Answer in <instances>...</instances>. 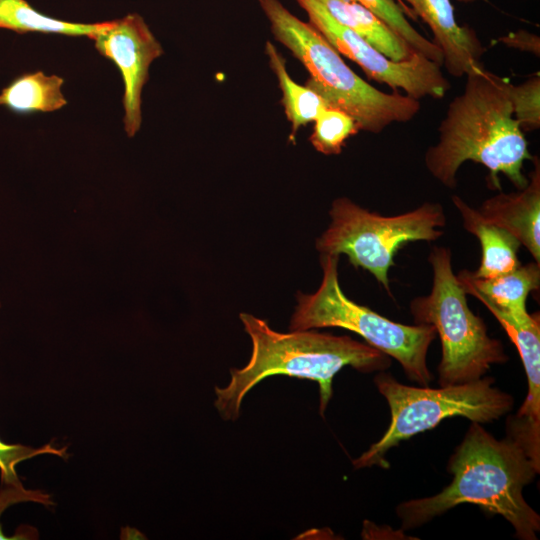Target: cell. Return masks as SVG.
Wrapping results in <instances>:
<instances>
[{
	"label": "cell",
	"instance_id": "obj_1",
	"mask_svg": "<svg viewBox=\"0 0 540 540\" xmlns=\"http://www.w3.org/2000/svg\"><path fill=\"white\" fill-rule=\"evenodd\" d=\"M508 84L481 65L466 75L462 93L447 106L438 141L424 154L426 169L445 187L457 186L458 170L466 161L487 168L492 189L501 190L499 174L517 190L528 184L523 166L533 156L513 115Z\"/></svg>",
	"mask_w": 540,
	"mask_h": 540
},
{
	"label": "cell",
	"instance_id": "obj_2",
	"mask_svg": "<svg viewBox=\"0 0 540 540\" xmlns=\"http://www.w3.org/2000/svg\"><path fill=\"white\" fill-rule=\"evenodd\" d=\"M451 483L440 493L400 503L396 514L402 530L420 527L451 508L474 504L500 515L521 540H536L538 513L525 501L523 489L540 471L523 447L506 436L496 439L480 423L472 422L448 460Z\"/></svg>",
	"mask_w": 540,
	"mask_h": 540
},
{
	"label": "cell",
	"instance_id": "obj_3",
	"mask_svg": "<svg viewBox=\"0 0 540 540\" xmlns=\"http://www.w3.org/2000/svg\"><path fill=\"white\" fill-rule=\"evenodd\" d=\"M240 319L252 341L249 362L231 369L224 388L215 387V407L225 420L239 417L245 395L259 382L274 375L316 381L319 385L321 416L332 396V380L345 366L364 372L385 371L391 357L349 336H335L310 330L276 332L266 321L248 313Z\"/></svg>",
	"mask_w": 540,
	"mask_h": 540
},
{
	"label": "cell",
	"instance_id": "obj_4",
	"mask_svg": "<svg viewBox=\"0 0 540 540\" xmlns=\"http://www.w3.org/2000/svg\"><path fill=\"white\" fill-rule=\"evenodd\" d=\"M274 38L288 48L310 74L306 86L327 107L351 116L360 130L378 134L393 123L413 119L420 101L383 92L358 76L339 52L309 22L292 14L280 0H258Z\"/></svg>",
	"mask_w": 540,
	"mask_h": 540
},
{
	"label": "cell",
	"instance_id": "obj_5",
	"mask_svg": "<svg viewBox=\"0 0 540 540\" xmlns=\"http://www.w3.org/2000/svg\"><path fill=\"white\" fill-rule=\"evenodd\" d=\"M432 287L409 305L415 324L432 325L441 341L438 365L441 387L482 378L494 364L508 361L502 342L488 334L481 317L469 308L466 292L452 269L451 250L432 247L428 256Z\"/></svg>",
	"mask_w": 540,
	"mask_h": 540
},
{
	"label": "cell",
	"instance_id": "obj_6",
	"mask_svg": "<svg viewBox=\"0 0 540 540\" xmlns=\"http://www.w3.org/2000/svg\"><path fill=\"white\" fill-rule=\"evenodd\" d=\"M338 261L339 256L320 254L321 284L312 294L297 295L290 330L336 327L357 333L367 344L400 363L411 381L428 386L433 376L427 353L437 336L435 328L394 322L349 299L339 284Z\"/></svg>",
	"mask_w": 540,
	"mask_h": 540
},
{
	"label": "cell",
	"instance_id": "obj_7",
	"mask_svg": "<svg viewBox=\"0 0 540 540\" xmlns=\"http://www.w3.org/2000/svg\"><path fill=\"white\" fill-rule=\"evenodd\" d=\"M374 383L389 405L391 421L384 435L353 460L356 468H388L385 456L391 448L436 427L446 418L460 416L483 424L506 415L514 405V398L494 387L491 377L429 388L404 385L390 373L380 371Z\"/></svg>",
	"mask_w": 540,
	"mask_h": 540
},
{
	"label": "cell",
	"instance_id": "obj_8",
	"mask_svg": "<svg viewBox=\"0 0 540 540\" xmlns=\"http://www.w3.org/2000/svg\"><path fill=\"white\" fill-rule=\"evenodd\" d=\"M329 215L331 223L317 239L316 249L323 255H346L354 267L370 272L389 296L388 272L398 250L408 242L439 239L447 223L443 206L432 202L403 214L383 216L339 197Z\"/></svg>",
	"mask_w": 540,
	"mask_h": 540
},
{
	"label": "cell",
	"instance_id": "obj_9",
	"mask_svg": "<svg viewBox=\"0 0 540 540\" xmlns=\"http://www.w3.org/2000/svg\"><path fill=\"white\" fill-rule=\"evenodd\" d=\"M308 16V22L339 52L364 71L367 77L386 84L394 91L420 100L424 97L443 98L450 89L441 66L414 52L411 57L394 61L377 50L364 38L339 24L317 0H295Z\"/></svg>",
	"mask_w": 540,
	"mask_h": 540
},
{
	"label": "cell",
	"instance_id": "obj_10",
	"mask_svg": "<svg viewBox=\"0 0 540 540\" xmlns=\"http://www.w3.org/2000/svg\"><path fill=\"white\" fill-rule=\"evenodd\" d=\"M102 56L120 70L123 83L124 130L133 137L142 124V89L149 78L151 63L164 50L142 16L129 13L108 21L92 39Z\"/></svg>",
	"mask_w": 540,
	"mask_h": 540
},
{
	"label": "cell",
	"instance_id": "obj_11",
	"mask_svg": "<svg viewBox=\"0 0 540 540\" xmlns=\"http://www.w3.org/2000/svg\"><path fill=\"white\" fill-rule=\"evenodd\" d=\"M457 276V275H456ZM466 294L477 298L498 320L516 346L528 383L527 396L517 413L507 419V436L516 440L534 460L540 459V316L539 312H512L483 297L459 278Z\"/></svg>",
	"mask_w": 540,
	"mask_h": 540
},
{
	"label": "cell",
	"instance_id": "obj_12",
	"mask_svg": "<svg viewBox=\"0 0 540 540\" xmlns=\"http://www.w3.org/2000/svg\"><path fill=\"white\" fill-rule=\"evenodd\" d=\"M403 1L429 26L451 76L461 78L482 65L486 48L472 28L458 24L450 0Z\"/></svg>",
	"mask_w": 540,
	"mask_h": 540
},
{
	"label": "cell",
	"instance_id": "obj_13",
	"mask_svg": "<svg viewBox=\"0 0 540 540\" xmlns=\"http://www.w3.org/2000/svg\"><path fill=\"white\" fill-rule=\"evenodd\" d=\"M528 184L512 193L499 192L477 209L488 222L511 233L540 264V163L533 156Z\"/></svg>",
	"mask_w": 540,
	"mask_h": 540
},
{
	"label": "cell",
	"instance_id": "obj_14",
	"mask_svg": "<svg viewBox=\"0 0 540 540\" xmlns=\"http://www.w3.org/2000/svg\"><path fill=\"white\" fill-rule=\"evenodd\" d=\"M452 202L459 211L464 229L473 234L481 245L480 265L472 275L480 279L493 278L515 270L521 265L518 258L520 242L505 229L485 220L479 211L458 195Z\"/></svg>",
	"mask_w": 540,
	"mask_h": 540
},
{
	"label": "cell",
	"instance_id": "obj_15",
	"mask_svg": "<svg viewBox=\"0 0 540 540\" xmlns=\"http://www.w3.org/2000/svg\"><path fill=\"white\" fill-rule=\"evenodd\" d=\"M339 24L364 38L394 61L412 56L414 51L374 14L355 0H317Z\"/></svg>",
	"mask_w": 540,
	"mask_h": 540
},
{
	"label": "cell",
	"instance_id": "obj_16",
	"mask_svg": "<svg viewBox=\"0 0 540 540\" xmlns=\"http://www.w3.org/2000/svg\"><path fill=\"white\" fill-rule=\"evenodd\" d=\"M470 283L495 306L512 311L527 312L526 301L530 292L540 286V264L533 261L515 270L489 279H480L463 269L457 275Z\"/></svg>",
	"mask_w": 540,
	"mask_h": 540
},
{
	"label": "cell",
	"instance_id": "obj_17",
	"mask_svg": "<svg viewBox=\"0 0 540 540\" xmlns=\"http://www.w3.org/2000/svg\"><path fill=\"white\" fill-rule=\"evenodd\" d=\"M64 79L42 71L16 77L0 93V106L17 114L52 112L67 104L62 93Z\"/></svg>",
	"mask_w": 540,
	"mask_h": 540
},
{
	"label": "cell",
	"instance_id": "obj_18",
	"mask_svg": "<svg viewBox=\"0 0 540 540\" xmlns=\"http://www.w3.org/2000/svg\"><path fill=\"white\" fill-rule=\"evenodd\" d=\"M107 22L64 21L41 13L26 0H0V29L11 30L19 34L39 32L72 37L86 36L93 39L107 25Z\"/></svg>",
	"mask_w": 540,
	"mask_h": 540
},
{
	"label": "cell",
	"instance_id": "obj_19",
	"mask_svg": "<svg viewBox=\"0 0 540 540\" xmlns=\"http://www.w3.org/2000/svg\"><path fill=\"white\" fill-rule=\"evenodd\" d=\"M265 53L282 92V104L292 126L291 138H293L301 126L314 122L327 105L316 92L306 85L296 83L290 77L285 59L269 41L266 42Z\"/></svg>",
	"mask_w": 540,
	"mask_h": 540
},
{
	"label": "cell",
	"instance_id": "obj_20",
	"mask_svg": "<svg viewBox=\"0 0 540 540\" xmlns=\"http://www.w3.org/2000/svg\"><path fill=\"white\" fill-rule=\"evenodd\" d=\"M393 32L400 36L414 51L428 59L443 65V54L440 48L419 33L405 17L402 8L394 0H355Z\"/></svg>",
	"mask_w": 540,
	"mask_h": 540
},
{
	"label": "cell",
	"instance_id": "obj_21",
	"mask_svg": "<svg viewBox=\"0 0 540 540\" xmlns=\"http://www.w3.org/2000/svg\"><path fill=\"white\" fill-rule=\"evenodd\" d=\"M314 123L309 141L318 152L325 155L341 153L346 140L360 131L351 116L331 107L325 108Z\"/></svg>",
	"mask_w": 540,
	"mask_h": 540
},
{
	"label": "cell",
	"instance_id": "obj_22",
	"mask_svg": "<svg viewBox=\"0 0 540 540\" xmlns=\"http://www.w3.org/2000/svg\"><path fill=\"white\" fill-rule=\"evenodd\" d=\"M513 115L523 132L540 127V76L529 77L519 85L508 84Z\"/></svg>",
	"mask_w": 540,
	"mask_h": 540
},
{
	"label": "cell",
	"instance_id": "obj_23",
	"mask_svg": "<svg viewBox=\"0 0 540 540\" xmlns=\"http://www.w3.org/2000/svg\"><path fill=\"white\" fill-rule=\"evenodd\" d=\"M42 454L65 457L66 449H56L50 444L40 448H33L20 444L10 445L0 441V472L2 483L9 486H21L15 472V466L24 460Z\"/></svg>",
	"mask_w": 540,
	"mask_h": 540
},
{
	"label": "cell",
	"instance_id": "obj_24",
	"mask_svg": "<svg viewBox=\"0 0 540 540\" xmlns=\"http://www.w3.org/2000/svg\"><path fill=\"white\" fill-rule=\"evenodd\" d=\"M497 42L520 51L532 53L536 56L540 55L539 36L526 30H518L501 36L497 39Z\"/></svg>",
	"mask_w": 540,
	"mask_h": 540
},
{
	"label": "cell",
	"instance_id": "obj_25",
	"mask_svg": "<svg viewBox=\"0 0 540 540\" xmlns=\"http://www.w3.org/2000/svg\"><path fill=\"white\" fill-rule=\"evenodd\" d=\"M459 2H463V3H469V2H472L474 0H458Z\"/></svg>",
	"mask_w": 540,
	"mask_h": 540
}]
</instances>
